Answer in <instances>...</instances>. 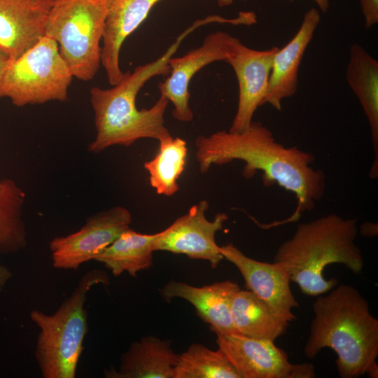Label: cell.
I'll return each instance as SVG.
<instances>
[{"mask_svg": "<svg viewBox=\"0 0 378 378\" xmlns=\"http://www.w3.org/2000/svg\"><path fill=\"white\" fill-rule=\"evenodd\" d=\"M195 159L201 173L212 165H221L239 160L245 162L241 174L246 178L262 173L265 186L277 183L292 192L297 206L290 216L265 227L297 221L305 211H312L324 195L326 176L312 164L315 156L297 146L286 147L278 142L270 129L260 122L252 121L240 132L217 131L195 139Z\"/></svg>", "mask_w": 378, "mask_h": 378, "instance_id": "cell-1", "label": "cell"}, {"mask_svg": "<svg viewBox=\"0 0 378 378\" xmlns=\"http://www.w3.org/2000/svg\"><path fill=\"white\" fill-rule=\"evenodd\" d=\"M314 316L304 347L314 358L323 348L337 354L336 368L342 378L378 374V320L368 300L354 286L337 285L318 295L313 303Z\"/></svg>", "mask_w": 378, "mask_h": 378, "instance_id": "cell-2", "label": "cell"}, {"mask_svg": "<svg viewBox=\"0 0 378 378\" xmlns=\"http://www.w3.org/2000/svg\"><path fill=\"white\" fill-rule=\"evenodd\" d=\"M196 28L195 24L190 26L162 56L136 66L132 72L125 73L121 80L111 88L90 89L96 136L88 146L89 152L96 154L115 145L130 146L141 139L160 141L171 136L164 118L169 101L160 95L150 108L139 109L136 98L151 78L169 74V59L184 38Z\"/></svg>", "mask_w": 378, "mask_h": 378, "instance_id": "cell-3", "label": "cell"}, {"mask_svg": "<svg viewBox=\"0 0 378 378\" xmlns=\"http://www.w3.org/2000/svg\"><path fill=\"white\" fill-rule=\"evenodd\" d=\"M358 232L356 218L335 214L300 223L293 236L279 246L274 262L286 266L290 281L304 294H325L338 284L337 279L324 277L327 265L342 264L356 274L362 272L363 257L356 244Z\"/></svg>", "mask_w": 378, "mask_h": 378, "instance_id": "cell-4", "label": "cell"}, {"mask_svg": "<svg viewBox=\"0 0 378 378\" xmlns=\"http://www.w3.org/2000/svg\"><path fill=\"white\" fill-rule=\"evenodd\" d=\"M108 284L104 271L88 270L53 314L38 309L30 312V319L39 330L34 354L43 378L76 377L88 331L85 307L88 294L94 286Z\"/></svg>", "mask_w": 378, "mask_h": 378, "instance_id": "cell-5", "label": "cell"}, {"mask_svg": "<svg viewBox=\"0 0 378 378\" xmlns=\"http://www.w3.org/2000/svg\"><path fill=\"white\" fill-rule=\"evenodd\" d=\"M107 0H53L45 35L59 45V53L74 77L89 81L102 58Z\"/></svg>", "mask_w": 378, "mask_h": 378, "instance_id": "cell-6", "label": "cell"}, {"mask_svg": "<svg viewBox=\"0 0 378 378\" xmlns=\"http://www.w3.org/2000/svg\"><path fill=\"white\" fill-rule=\"evenodd\" d=\"M73 75L62 57L57 43L43 36L8 65L0 88V97L17 106L64 102Z\"/></svg>", "mask_w": 378, "mask_h": 378, "instance_id": "cell-7", "label": "cell"}, {"mask_svg": "<svg viewBox=\"0 0 378 378\" xmlns=\"http://www.w3.org/2000/svg\"><path fill=\"white\" fill-rule=\"evenodd\" d=\"M132 223L130 211L115 206L88 217L76 232L53 238L49 248L53 267L77 270L94 259Z\"/></svg>", "mask_w": 378, "mask_h": 378, "instance_id": "cell-8", "label": "cell"}, {"mask_svg": "<svg viewBox=\"0 0 378 378\" xmlns=\"http://www.w3.org/2000/svg\"><path fill=\"white\" fill-rule=\"evenodd\" d=\"M209 207L207 200H201L166 229L158 232L152 245L153 251L185 254L190 258L207 260L216 268L223 256L215 236L223 229L228 216L220 212L213 220H209L206 217Z\"/></svg>", "mask_w": 378, "mask_h": 378, "instance_id": "cell-9", "label": "cell"}, {"mask_svg": "<svg viewBox=\"0 0 378 378\" xmlns=\"http://www.w3.org/2000/svg\"><path fill=\"white\" fill-rule=\"evenodd\" d=\"M237 38L217 31L207 35L201 46L181 57H172L169 60L170 72L158 84L160 95L174 105L173 117L188 122L194 117L190 106L189 85L192 77L204 66L216 61H226Z\"/></svg>", "mask_w": 378, "mask_h": 378, "instance_id": "cell-10", "label": "cell"}, {"mask_svg": "<svg viewBox=\"0 0 378 378\" xmlns=\"http://www.w3.org/2000/svg\"><path fill=\"white\" fill-rule=\"evenodd\" d=\"M277 46L259 50L247 47L238 38L226 61L232 68L238 83L237 108L228 131L240 132L253 121L257 108L263 105Z\"/></svg>", "mask_w": 378, "mask_h": 378, "instance_id": "cell-11", "label": "cell"}, {"mask_svg": "<svg viewBox=\"0 0 378 378\" xmlns=\"http://www.w3.org/2000/svg\"><path fill=\"white\" fill-rule=\"evenodd\" d=\"M220 251L223 258L238 269L248 290L286 321L296 319L292 309L299 304L292 293L290 275L284 264L254 260L231 243L220 246Z\"/></svg>", "mask_w": 378, "mask_h": 378, "instance_id": "cell-12", "label": "cell"}, {"mask_svg": "<svg viewBox=\"0 0 378 378\" xmlns=\"http://www.w3.org/2000/svg\"><path fill=\"white\" fill-rule=\"evenodd\" d=\"M216 342L240 378H291L293 364L274 342L218 332Z\"/></svg>", "mask_w": 378, "mask_h": 378, "instance_id": "cell-13", "label": "cell"}, {"mask_svg": "<svg viewBox=\"0 0 378 378\" xmlns=\"http://www.w3.org/2000/svg\"><path fill=\"white\" fill-rule=\"evenodd\" d=\"M53 0H0V48L14 59L45 35Z\"/></svg>", "mask_w": 378, "mask_h": 378, "instance_id": "cell-14", "label": "cell"}, {"mask_svg": "<svg viewBox=\"0 0 378 378\" xmlns=\"http://www.w3.org/2000/svg\"><path fill=\"white\" fill-rule=\"evenodd\" d=\"M321 21L318 8H312L304 15L293 37L274 55L269 85L263 104L281 110L284 99L293 96L298 86V71L304 54Z\"/></svg>", "mask_w": 378, "mask_h": 378, "instance_id": "cell-15", "label": "cell"}, {"mask_svg": "<svg viewBox=\"0 0 378 378\" xmlns=\"http://www.w3.org/2000/svg\"><path fill=\"white\" fill-rule=\"evenodd\" d=\"M160 1L162 0H107L108 12L102 37L101 64L111 85L118 83L125 74L119 62L122 43Z\"/></svg>", "mask_w": 378, "mask_h": 378, "instance_id": "cell-16", "label": "cell"}, {"mask_svg": "<svg viewBox=\"0 0 378 378\" xmlns=\"http://www.w3.org/2000/svg\"><path fill=\"white\" fill-rule=\"evenodd\" d=\"M230 280L196 287L186 283L171 281L161 290L167 299L183 298L196 309L200 318L210 326L214 332L238 334L232 321L231 302L234 293L240 290Z\"/></svg>", "mask_w": 378, "mask_h": 378, "instance_id": "cell-17", "label": "cell"}, {"mask_svg": "<svg viewBox=\"0 0 378 378\" xmlns=\"http://www.w3.org/2000/svg\"><path fill=\"white\" fill-rule=\"evenodd\" d=\"M170 340L153 335L131 344L120 357L118 369L104 370L107 378H174L178 354L171 348Z\"/></svg>", "mask_w": 378, "mask_h": 378, "instance_id": "cell-18", "label": "cell"}, {"mask_svg": "<svg viewBox=\"0 0 378 378\" xmlns=\"http://www.w3.org/2000/svg\"><path fill=\"white\" fill-rule=\"evenodd\" d=\"M345 76L359 100L370 130L374 159L371 178L378 177V61L358 43H353Z\"/></svg>", "mask_w": 378, "mask_h": 378, "instance_id": "cell-19", "label": "cell"}, {"mask_svg": "<svg viewBox=\"0 0 378 378\" xmlns=\"http://www.w3.org/2000/svg\"><path fill=\"white\" fill-rule=\"evenodd\" d=\"M231 317L238 334L272 342L286 332L290 323L248 290L240 289L234 293Z\"/></svg>", "mask_w": 378, "mask_h": 378, "instance_id": "cell-20", "label": "cell"}, {"mask_svg": "<svg viewBox=\"0 0 378 378\" xmlns=\"http://www.w3.org/2000/svg\"><path fill=\"white\" fill-rule=\"evenodd\" d=\"M155 234H142L130 227L124 230L95 259L118 276L127 272L135 277L137 273L153 265V242Z\"/></svg>", "mask_w": 378, "mask_h": 378, "instance_id": "cell-21", "label": "cell"}, {"mask_svg": "<svg viewBox=\"0 0 378 378\" xmlns=\"http://www.w3.org/2000/svg\"><path fill=\"white\" fill-rule=\"evenodd\" d=\"M159 150L144 167L150 186L158 195L170 197L179 190L178 180L184 172L188 155L187 142L172 135L159 141Z\"/></svg>", "mask_w": 378, "mask_h": 378, "instance_id": "cell-22", "label": "cell"}, {"mask_svg": "<svg viewBox=\"0 0 378 378\" xmlns=\"http://www.w3.org/2000/svg\"><path fill=\"white\" fill-rule=\"evenodd\" d=\"M25 193L10 178L0 181V254L20 251L27 245L22 218Z\"/></svg>", "mask_w": 378, "mask_h": 378, "instance_id": "cell-23", "label": "cell"}, {"mask_svg": "<svg viewBox=\"0 0 378 378\" xmlns=\"http://www.w3.org/2000/svg\"><path fill=\"white\" fill-rule=\"evenodd\" d=\"M174 378H240L236 370L219 350L193 343L178 354Z\"/></svg>", "mask_w": 378, "mask_h": 378, "instance_id": "cell-24", "label": "cell"}, {"mask_svg": "<svg viewBox=\"0 0 378 378\" xmlns=\"http://www.w3.org/2000/svg\"><path fill=\"white\" fill-rule=\"evenodd\" d=\"M365 27L368 29L378 23V0H360Z\"/></svg>", "mask_w": 378, "mask_h": 378, "instance_id": "cell-25", "label": "cell"}, {"mask_svg": "<svg viewBox=\"0 0 378 378\" xmlns=\"http://www.w3.org/2000/svg\"><path fill=\"white\" fill-rule=\"evenodd\" d=\"M315 375L313 364L307 363L293 364L291 378H313Z\"/></svg>", "mask_w": 378, "mask_h": 378, "instance_id": "cell-26", "label": "cell"}, {"mask_svg": "<svg viewBox=\"0 0 378 378\" xmlns=\"http://www.w3.org/2000/svg\"><path fill=\"white\" fill-rule=\"evenodd\" d=\"M13 277V272L6 266L0 264V292L7 286Z\"/></svg>", "mask_w": 378, "mask_h": 378, "instance_id": "cell-27", "label": "cell"}, {"mask_svg": "<svg viewBox=\"0 0 378 378\" xmlns=\"http://www.w3.org/2000/svg\"><path fill=\"white\" fill-rule=\"evenodd\" d=\"M360 234L365 237H374L377 235V224L372 223H363L360 228Z\"/></svg>", "mask_w": 378, "mask_h": 378, "instance_id": "cell-28", "label": "cell"}, {"mask_svg": "<svg viewBox=\"0 0 378 378\" xmlns=\"http://www.w3.org/2000/svg\"><path fill=\"white\" fill-rule=\"evenodd\" d=\"M11 59L9 55L0 48V88L5 71Z\"/></svg>", "mask_w": 378, "mask_h": 378, "instance_id": "cell-29", "label": "cell"}, {"mask_svg": "<svg viewBox=\"0 0 378 378\" xmlns=\"http://www.w3.org/2000/svg\"><path fill=\"white\" fill-rule=\"evenodd\" d=\"M289 1L293 2L295 0H288ZM316 6H318V9L323 12L326 13L330 7V2L329 0H313Z\"/></svg>", "mask_w": 378, "mask_h": 378, "instance_id": "cell-30", "label": "cell"}, {"mask_svg": "<svg viewBox=\"0 0 378 378\" xmlns=\"http://www.w3.org/2000/svg\"><path fill=\"white\" fill-rule=\"evenodd\" d=\"M216 1L220 7L228 6L231 5L234 1V0H216ZM241 1H248V0H241Z\"/></svg>", "mask_w": 378, "mask_h": 378, "instance_id": "cell-31", "label": "cell"}, {"mask_svg": "<svg viewBox=\"0 0 378 378\" xmlns=\"http://www.w3.org/2000/svg\"><path fill=\"white\" fill-rule=\"evenodd\" d=\"M253 13V12H252ZM253 14L255 15V13H253ZM255 23L257 22V20H256V15H255Z\"/></svg>", "mask_w": 378, "mask_h": 378, "instance_id": "cell-32", "label": "cell"}]
</instances>
